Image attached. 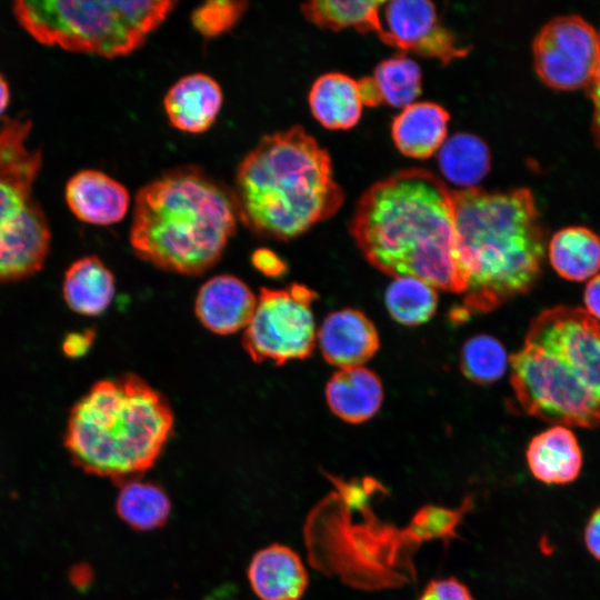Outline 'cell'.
<instances>
[{
    "instance_id": "obj_27",
    "label": "cell",
    "mask_w": 600,
    "mask_h": 600,
    "mask_svg": "<svg viewBox=\"0 0 600 600\" xmlns=\"http://www.w3.org/2000/svg\"><path fill=\"white\" fill-rule=\"evenodd\" d=\"M437 303L434 288L413 277L394 278L386 291L389 313L404 326L427 322L433 316Z\"/></svg>"
},
{
    "instance_id": "obj_4",
    "label": "cell",
    "mask_w": 600,
    "mask_h": 600,
    "mask_svg": "<svg viewBox=\"0 0 600 600\" xmlns=\"http://www.w3.org/2000/svg\"><path fill=\"white\" fill-rule=\"evenodd\" d=\"M510 366L527 414L554 426H600V322L583 309L561 304L541 311Z\"/></svg>"
},
{
    "instance_id": "obj_14",
    "label": "cell",
    "mask_w": 600,
    "mask_h": 600,
    "mask_svg": "<svg viewBox=\"0 0 600 600\" xmlns=\"http://www.w3.org/2000/svg\"><path fill=\"white\" fill-rule=\"evenodd\" d=\"M256 304L254 293L241 279L219 274L199 289L194 312L206 329L217 334H231L246 329Z\"/></svg>"
},
{
    "instance_id": "obj_30",
    "label": "cell",
    "mask_w": 600,
    "mask_h": 600,
    "mask_svg": "<svg viewBox=\"0 0 600 600\" xmlns=\"http://www.w3.org/2000/svg\"><path fill=\"white\" fill-rule=\"evenodd\" d=\"M418 600H474L470 590L456 578L430 581Z\"/></svg>"
},
{
    "instance_id": "obj_22",
    "label": "cell",
    "mask_w": 600,
    "mask_h": 600,
    "mask_svg": "<svg viewBox=\"0 0 600 600\" xmlns=\"http://www.w3.org/2000/svg\"><path fill=\"white\" fill-rule=\"evenodd\" d=\"M308 102L314 119L330 130L354 127L362 112L358 82L341 72H327L312 83Z\"/></svg>"
},
{
    "instance_id": "obj_5",
    "label": "cell",
    "mask_w": 600,
    "mask_h": 600,
    "mask_svg": "<svg viewBox=\"0 0 600 600\" xmlns=\"http://www.w3.org/2000/svg\"><path fill=\"white\" fill-rule=\"evenodd\" d=\"M237 221L231 190L203 169L182 166L138 190L129 241L153 267L199 276L221 259Z\"/></svg>"
},
{
    "instance_id": "obj_21",
    "label": "cell",
    "mask_w": 600,
    "mask_h": 600,
    "mask_svg": "<svg viewBox=\"0 0 600 600\" xmlns=\"http://www.w3.org/2000/svg\"><path fill=\"white\" fill-rule=\"evenodd\" d=\"M116 293L111 270L96 256H84L72 262L62 281V296L76 313L96 317L103 313Z\"/></svg>"
},
{
    "instance_id": "obj_9",
    "label": "cell",
    "mask_w": 600,
    "mask_h": 600,
    "mask_svg": "<svg viewBox=\"0 0 600 600\" xmlns=\"http://www.w3.org/2000/svg\"><path fill=\"white\" fill-rule=\"evenodd\" d=\"M317 292L292 283L286 288H261L242 347L259 363L283 364L308 358L316 347L317 330L312 304Z\"/></svg>"
},
{
    "instance_id": "obj_8",
    "label": "cell",
    "mask_w": 600,
    "mask_h": 600,
    "mask_svg": "<svg viewBox=\"0 0 600 600\" xmlns=\"http://www.w3.org/2000/svg\"><path fill=\"white\" fill-rule=\"evenodd\" d=\"M31 129L27 117L0 126V283L36 274L50 250V224L33 194L42 152L28 142Z\"/></svg>"
},
{
    "instance_id": "obj_7",
    "label": "cell",
    "mask_w": 600,
    "mask_h": 600,
    "mask_svg": "<svg viewBox=\"0 0 600 600\" xmlns=\"http://www.w3.org/2000/svg\"><path fill=\"white\" fill-rule=\"evenodd\" d=\"M177 6L171 0H19L12 12L20 27L43 46L111 59L142 47Z\"/></svg>"
},
{
    "instance_id": "obj_26",
    "label": "cell",
    "mask_w": 600,
    "mask_h": 600,
    "mask_svg": "<svg viewBox=\"0 0 600 600\" xmlns=\"http://www.w3.org/2000/svg\"><path fill=\"white\" fill-rule=\"evenodd\" d=\"M383 1H339L316 0L300 6L301 13L318 28L338 32L342 29L353 28L367 33L381 30L380 8Z\"/></svg>"
},
{
    "instance_id": "obj_20",
    "label": "cell",
    "mask_w": 600,
    "mask_h": 600,
    "mask_svg": "<svg viewBox=\"0 0 600 600\" xmlns=\"http://www.w3.org/2000/svg\"><path fill=\"white\" fill-rule=\"evenodd\" d=\"M330 410L349 423H361L379 410L383 389L379 377L364 367L337 371L326 386Z\"/></svg>"
},
{
    "instance_id": "obj_11",
    "label": "cell",
    "mask_w": 600,
    "mask_h": 600,
    "mask_svg": "<svg viewBox=\"0 0 600 600\" xmlns=\"http://www.w3.org/2000/svg\"><path fill=\"white\" fill-rule=\"evenodd\" d=\"M379 39L401 53L433 58L442 64L466 57L469 48L439 21L436 6L426 0L383 2Z\"/></svg>"
},
{
    "instance_id": "obj_36",
    "label": "cell",
    "mask_w": 600,
    "mask_h": 600,
    "mask_svg": "<svg viewBox=\"0 0 600 600\" xmlns=\"http://www.w3.org/2000/svg\"><path fill=\"white\" fill-rule=\"evenodd\" d=\"M92 576L90 573V569L88 567H84L82 564H79L78 567L72 568L70 573L71 582L76 587H86L90 583Z\"/></svg>"
},
{
    "instance_id": "obj_32",
    "label": "cell",
    "mask_w": 600,
    "mask_h": 600,
    "mask_svg": "<svg viewBox=\"0 0 600 600\" xmlns=\"http://www.w3.org/2000/svg\"><path fill=\"white\" fill-rule=\"evenodd\" d=\"M94 338L96 333L91 329L69 332L62 340V352L71 359L83 357L89 352Z\"/></svg>"
},
{
    "instance_id": "obj_18",
    "label": "cell",
    "mask_w": 600,
    "mask_h": 600,
    "mask_svg": "<svg viewBox=\"0 0 600 600\" xmlns=\"http://www.w3.org/2000/svg\"><path fill=\"white\" fill-rule=\"evenodd\" d=\"M449 112L434 102H413L393 119L391 136L397 149L414 159H428L447 139Z\"/></svg>"
},
{
    "instance_id": "obj_24",
    "label": "cell",
    "mask_w": 600,
    "mask_h": 600,
    "mask_svg": "<svg viewBox=\"0 0 600 600\" xmlns=\"http://www.w3.org/2000/svg\"><path fill=\"white\" fill-rule=\"evenodd\" d=\"M116 511L133 530L150 531L168 521L171 502L161 487L136 478L120 483Z\"/></svg>"
},
{
    "instance_id": "obj_23",
    "label": "cell",
    "mask_w": 600,
    "mask_h": 600,
    "mask_svg": "<svg viewBox=\"0 0 600 600\" xmlns=\"http://www.w3.org/2000/svg\"><path fill=\"white\" fill-rule=\"evenodd\" d=\"M547 252L554 271L568 281H584L600 270V237L587 227L558 230L549 240Z\"/></svg>"
},
{
    "instance_id": "obj_33",
    "label": "cell",
    "mask_w": 600,
    "mask_h": 600,
    "mask_svg": "<svg viewBox=\"0 0 600 600\" xmlns=\"http://www.w3.org/2000/svg\"><path fill=\"white\" fill-rule=\"evenodd\" d=\"M583 542L592 558L600 561V507L594 509L587 520Z\"/></svg>"
},
{
    "instance_id": "obj_16",
    "label": "cell",
    "mask_w": 600,
    "mask_h": 600,
    "mask_svg": "<svg viewBox=\"0 0 600 600\" xmlns=\"http://www.w3.org/2000/svg\"><path fill=\"white\" fill-rule=\"evenodd\" d=\"M248 580L260 600H299L308 587L309 576L294 550L272 543L253 554Z\"/></svg>"
},
{
    "instance_id": "obj_37",
    "label": "cell",
    "mask_w": 600,
    "mask_h": 600,
    "mask_svg": "<svg viewBox=\"0 0 600 600\" xmlns=\"http://www.w3.org/2000/svg\"><path fill=\"white\" fill-rule=\"evenodd\" d=\"M10 102V88L6 78L0 73V116L6 111Z\"/></svg>"
},
{
    "instance_id": "obj_6",
    "label": "cell",
    "mask_w": 600,
    "mask_h": 600,
    "mask_svg": "<svg viewBox=\"0 0 600 600\" xmlns=\"http://www.w3.org/2000/svg\"><path fill=\"white\" fill-rule=\"evenodd\" d=\"M168 400L139 376L96 382L70 409L63 444L89 474L121 483L160 457L173 428Z\"/></svg>"
},
{
    "instance_id": "obj_31",
    "label": "cell",
    "mask_w": 600,
    "mask_h": 600,
    "mask_svg": "<svg viewBox=\"0 0 600 600\" xmlns=\"http://www.w3.org/2000/svg\"><path fill=\"white\" fill-rule=\"evenodd\" d=\"M252 266L267 277L278 278L287 272L286 261L269 248H258L251 254Z\"/></svg>"
},
{
    "instance_id": "obj_29",
    "label": "cell",
    "mask_w": 600,
    "mask_h": 600,
    "mask_svg": "<svg viewBox=\"0 0 600 600\" xmlns=\"http://www.w3.org/2000/svg\"><path fill=\"white\" fill-rule=\"evenodd\" d=\"M249 8L240 0H212L197 7L190 16L193 28L204 38H216L230 31Z\"/></svg>"
},
{
    "instance_id": "obj_28",
    "label": "cell",
    "mask_w": 600,
    "mask_h": 600,
    "mask_svg": "<svg viewBox=\"0 0 600 600\" xmlns=\"http://www.w3.org/2000/svg\"><path fill=\"white\" fill-rule=\"evenodd\" d=\"M507 352L503 346L490 336L469 339L461 351V370L467 379L486 384L500 379L507 369Z\"/></svg>"
},
{
    "instance_id": "obj_3",
    "label": "cell",
    "mask_w": 600,
    "mask_h": 600,
    "mask_svg": "<svg viewBox=\"0 0 600 600\" xmlns=\"http://www.w3.org/2000/svg\"><path fill=\"white\" fill-rule=\"evenodd\" d=\"M230 190L238 220L278 241L303 234L344 201L329 152L299 124L261 137L239 162Z\"/></svg>"
},
{
    "instance_id": "obj_17",
    "label": "cell",
    "mask_w": 600,
    "mask_h": 600,
    "mask_svg": "<svg viewBox=\"0 0 600 600\" xmlns=\"http://www.w3.org/2000/svg\"><path fill=\"white\" fill-rule=\"evenodd\" d=\"M532 476L549 486H567L581 474L583 454L571 429L553 426L534 436L526 450Z\"/></svg>"
},
{
    "instance_id": "obj_25",
    "label": "cell",
    "mask_w": 600,
    "mask_h": 600,
    "mask_svg": "<svg viewBox=\"0 0 600 600\" xmlns=\"http://www.w3.org/2000/svg\"><path fill=\"white\" fill-rule=\"evenodd\" d=\"M443 177L464 188L477 187L490 170V151L479 137L459 132L446 139L438 151Z\"/></svg>"
},
{
    "instance_id": "obj_2",
    "label": "cell",
    "mask_w": 600,
    "mask_h": 600,
    "mask_svg": "<svg viewBox=\"0 0 600 600\" xmlns=\"http://www.w3.org/2000/svg\"><path fill=\"white\" fill-rule=\"evenodd\" d=\"M456 251L467 279L464 313L491 311L537 283L546 232L530 189L452 190Z\"/></svg>"
},
{
    "instance_id": "obj_35",
    "label": "cell",
    "mask_w": 600,
    "mask_h": 600,
    "mask_svg": "<svg viewBox=\"0 0 600 600\" xmlns=\"http://www.w3.org/2000/svg\"><path fill=\"white\" fill-rule=\"evenodd\" d=\"M593 104L591 130L596 144L600 149V70L591 87L587 90Z\"/></svg>"
},
{
    "instance_id": "obj_15",
    "label": "cell",
    "mask_w": 600,
    "mask_h": 600,
    "mask_svg": "<svg viewBox=\"0 0 600 600\" xmlns=\"http://www.w3.org/2000/svg\"><path fill=\"white\" fill-rule=\"evenodd\" d=\"M223 94L220 84L210 76L191 73L177 80L163 98L168 120L187 133H203L216 122Z\"/></svg>"
},
{
    "instance_id": "obj_1",
    "label": "cell",
    "mask_w": 600,
    "mask_h": 600,
    "mask_svg": "<svg viewBox=\"0 0 600 600\" xmlns=\"http://www.w3.org/2000/svg\"><path fill=\"white\" fill-rule=\"evenodd\" d=\"M350 233L386 274L467 291L456 251L452 190L429 170L404 169L373 183L357 202Z\"/></svg>"
},
{
    "instance_id": "obj_19",
    "label": "cell",
    "mask_w": 600,
    "mask_h": 600,
    "mask_svg": "<svg viewBox=\"0 0 600 600\" xmlns=\"http://www.w3.org/2000/svg\"><path fill=\"white\" fill-rule=\"evenodd\" d=\"M357 82L362 106L403 109L420 96L422 73L414 60L400 53L381 61L371 76Z\"/></svg>"
},
{
    "instance_id": "obj_10",
    "label": "cell",
    "mask_w": 600,
    "mask_h": 600,
    "mask_svg": "<svg viewBox=\"0 0 600 600\" xmlns=\"http://www.w3.org/2000/svg\"><path fill=\"white\" fill-rule=\"evenodd\" d=\"M532 54L536 73L546 86L587 91L600 70V31L580 16L553 18L536 34Z\"/></svg>"
},
{
    "instance_id": "obj_12",
    "label": "cell",
    "mask_w": 600,
    "mask_h": 600,
    "mask_svg": "<svg viewBox=\"0 0 600 600\" xmlns=\"http://www.w3.org/2000/svg\"><path fill=\"white\" fill-rule=\"evenodd\" d=\"M323 359L340 369L361 367L379 348V334L361 311L346 308L329 313L317 332Z\"/></svg>"
},
{
    "instance_id": "obj_34",
    "label": "cell",
    "mask_w": 600,
    "mask_h": 600,
    "mask_svg": "<svg viewBox=\"0 0 600 600\" xmlns=\"http://www.w3.org/2000/svg\"><path fill=\"white\" fill-rule=\"evenodd\" d=\"M586 312L600 322V273L592 277L583 291Z\"/></svg>"
},
{
    "instance_id": "obj_13",
    "label": "cell",
    "mask_w": 600,
    "mask_h": 600,
    "mask_svg": "<svg viewBox=\"0 0 600 600\" xmlns=\"http://www.w3.org/2000/svg\"><path fill=\"white\" fill-rule=\"evenodd\" d=\"M67 206L84 223L110 226L120 222L130 206L128 189L109 174L94 169L76 172L64 188Z\"/></svg>"
}]
</instances>
